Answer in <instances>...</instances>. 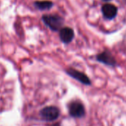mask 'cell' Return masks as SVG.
Returning <instances> with one entry per match:
<instances>
[{"label":"cell","mask_w":126,"mask_h":126,"mask_svg":"<svg viewBox=\"0 0 126 126\" xmlns=\"http://www.w3.org/2000/svg\"><path fill=\"white\" fill-rule=\"evenodd\" d=\"M66 73L71 77L75 79L76 80L79 81V82H81L83 85H90L91 84V82L90 79L88 77V76L85 74L82 73L81 71H79L77 70H75V69L71 68H68L66 70Z\"/></svg>","instance_id":"cell-4"},{"label":"cell","mask_w":126,"mask_h":126,"mask_svg":"<svg viewBox=\"0 0 126 126\" xmlns=\"http://www.w3.org/2000/svg\"><path fill=\"white\" fill-rule=\"evenodd\" d=\"M52 126H60V125H59V124H54V125H52Z\"/></svg>","instance_id":"cell-9"},{"label":"cell","mask_w":126,"mask_h":126,"mask_svg":"<svg viewBox=\"0 0 126 126\" xmlns=\"http://www.w3.org/2000/svg\"><path fill=\"white\" fill-rule=\"evenodd\" d=\"M74 36V30L71 28L65 27V28H62L60 30L59 37L62 42H64L65 44L70 43L73 40Z\"/></svg>","instance_id":"cell-7"},{"label":"cell","mask_w":126,"mask_h":126,"mask_svg":"<svg viewBox=\"0 0 126 126\" xmlns=\"http://www.w3.org/2000/svg\"><path fill=\"white\" fill-rule=\"evenodd\" d=\"M68 112L71 117L82 118L85 116V108L84 105L79 100L71 102L68 105Z\"/></svg>","instance_id":"cell-2"},{"label":"cell","mask_w":126,"mask_h":126,"mask_svg":"<svg viewBox=\"0 0 126 126\" xmlns=\"http://www.w3.org/2000/svg\"><path fill=\"white\" fill-rule=\"evenodd\" d=\"M39 115L43 120L47 122H53L59 118L60 110L56 106H47L40 110Z\"/></svg>","instance_id":"cell-3"},{"label":"cell","mask_w":126,"mask_h":126,"mask_svg":"<svg viewBox=\"0 0 126 126\" xmlns=\"http://www.w3.org/2000/svg\"><path fill=\"white\" fill-rule=\"evenodd\" d=\"M96 59L99 62H102L106 65L113 67L116 65L115 58L108 50H105L102 52L101 53H99V55H97Z\"/></svg>","instance_id":"cell-5"},{"label":"cell","mask_w":126,"mask_h":126,"mask_svg":"<svg viewBox=\"0 0 126 126\" xmlns=\"http://www.w3.org/2000/svg\"><path fill=\"white\" fill-rule=\"evenodd\" d=\"M117 8L110 3L105 4L102 7V12L105 18L108 19H114L117 14Z\"/></svg>","instance_id":"cell-6"},{"label":"cell","mask_w":126,"mask_h":126,"mask_svg":"<svg viewBox=\"0 0 126 126\" xmlns=\"http://www.w3.org/2000/svg\"><path fill=\"white\" fill-rule=\"evenodd\" d=\"M33 5L36 8L40 11H47L53 7V3L48 0H43V1H36Z\"/></svg>","instance_id":"cell-8"},{"label":"cell","mask_w":126,"mask_h":126,"mask_svg":"<svg viewBox=\"0 0 126 126\" xmlns=\"http://www.w3.org/2000/svg\"><path fill=\"white\" fill-rule=\"evenodd\" d=\"M43 22L53 31H60L64 24V19L58 15H44L42 17Z\"/></svg>","instance_id":"cell-1"},{"label":"cell","mask_w":126,"mask_h":126,"mask_svg":"<svg viewBox=\"0 0 126 126\" xmlns=\"http://www.w3.org/2000/svg\"><path fill=\"white\" fill-rule=\"evenodd\" d=\"M103 1H105V2H108V1H110V0H103Z\"/></svg>","instance_id":"cell-10"}]
</instances>
